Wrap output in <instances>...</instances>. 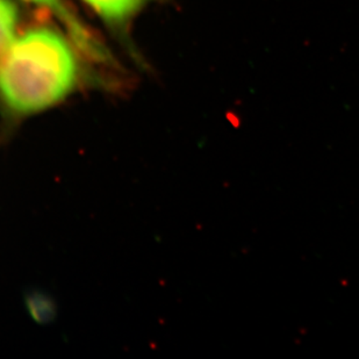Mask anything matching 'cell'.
<instances>
[{
	"label": "cell",
	"instance_id": "cell-3",
	"mask_svg": "<svg viewBox=\"0 0 359 359\" xmlns=\"http://www.w3.org/2000/svg\"><path fill=\"white\" fill-rule=\"evenodd\" d=\"M109 31L120 41L132 57L140 61V54L132 40V27L151 0H81Z\"/></svg>",
	"mask_w": 359,
	"mask_h": 359
},
{
	"label": "cell",
	"instance_id": "cell-2",
	"mask_svg": "<svg viewBox=\"0 0 359 359\" xmlns=\"http://www.w3.org/2000/svg\"><path fill=\"white\" fill-rule=\"evenodd\" d=\"M25 3L39 7L46 11L51 17L56 19L58 26L65 29L90 61L99 65L116 67V63L109 49L98 36L90 29L88 25L81 20L72 5L67 0H22Z\"/></svg>",
	"mask_w": 359,
	"mask_h": 359
},
{
	"label": "cell",
	"instance_id": "cell-1",
	"mask_svg": "<svg viewBox=\"0 0 359 359\" xmlns=\"http://www.w3.org/2000/svg\"><path fill=\"white\" fill-rule=\"evenodd\" d=\"M75 42L60 26L19 32L0 57V116L7 125L46 112L70 98L86 72Z\"/></svg>",
	"mask_w": 359,
	"mask_h": 359
},
{
	"label": "cell",
	"instance_id": "cell-4",
	"mask_svg": "<svg viewBox=\"0 0 359 359\" xmlns=\"http://www.w3.org/2000/svg\"><path fill=\"white\" fill-rule=\"evenodd\" d=\"M21 15L14 0H0V57L19 33Z\"/></svg>",
	"mask_w": 359,
	"mask_h": 359
}]
</instances>
